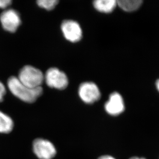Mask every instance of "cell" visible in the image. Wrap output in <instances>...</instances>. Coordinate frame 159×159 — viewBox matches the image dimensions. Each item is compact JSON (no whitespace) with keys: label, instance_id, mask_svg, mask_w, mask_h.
Listing matches in <instances>:
<instances>
[{"label":"cell","instance_id":"obj_1","mask_svg":"<svg viewBox=\"0 0 159 159\" xmlns=\"http://www.w3.org/2000/svg\"><path fill=\"white\" fill-rule=\"evenodd\" d=\"M7 85L12 94L21 101L28 103L35 102L43 93L41 87L37 88L28 87L16 77H11L8 79Z\"/></svg>","mask_w":159,"mask_h":159},{"label":"cell","instance_id":"obj_2","mask_svg":"<svg viewBox=\"0 0 159 159\" xmlns=\"http://www.w3.org/2000/svg\"><path fill=\"white\" fill-rule=\"evenodd\" d=\"M18 78L28 87L37 88L41 87L44 76L40 70L31 66H26L20 71Z\"/></svg>","mask_w":159,"mask_h":159},{"label":"cell","instance_id":"obj_3","mask_svg":"<svg viewBox=\"0 0 159 159\" xmlns=\"http://www.w3.org/2000/svg\"><path fill=\"white\" fill-rule=\"evenodd\" d=\"M44 79L48 87L59 90L66 88L69 84L66 74L57 68H52L48 69L45 74Z\"/></svg>","mask_w":159,"mask_h":159},{"label":"cell","instance_id":"obj_4","mask_svg":"<svg viewBox=\"0 0 159 159\" xmlns=\"http://www.w3.org/2000/svg\"><path fill=\"white\" fill-rule=\"evenodd\" d=\"M34 152L39 159H52L56 149L52 143L44 139H37L33 144Z\"/></svg>","mask_w":159,"mask_h":159},{"label":"cell","instance_id":"obj_5","mask_svg":"<svg viewBox=\"0 0 159 159\" xmlns=\"http://www.w3.org/2000/svg\"><path fill=\"white\" fill-rule=\"evenodd\" d=\"M79 96L86 104H92L101 98V92L94 83L86 82L80 86L78 90Z\"/></svg>","mask_w":159,"mask_h":159},{"label":"cell","instance_id":"obj_6","mask_svg":"<svg viewBox=\"0 0 159 159\" xmlns=\"http://www.w3.org/2000/svg\"><path fill=\"white\" fill-rule=\"evenodd\" d=\"M0 21L5 30L15 33L21 24L19 14L14 9H7L0 15Z\"/></svg>","mask_w":159,"mask_h":159},{"label":"cell","instance_id":"obj_7","mask_svg":"<svg viewBox=\"0 0 159 159\" xmlns=\"http://www.w3.org/2000/svg\"><path fill=\"white\" fill-rule=\"evenodd\" d=\"M61 30L66 40L78 42L82 38V30L80 24L73 20H65L61 24Z\"/></svg>","mask_w":159,"mask_h":159},{"label":"cell","instance_id":"obj_8","mask_svg":"<svg viewBox=\"0 0 159 159\" xmlns=\"http://www.w3.org/2000/svg\"><path fill=\"white\" fill-rule=\"evenodd\" d=\"M106 111L109 115L119 116L125 110L124 102L122 96L119 93L114 92L109 96V98L105 105Z\"/></svg>","mask_w":159,"mask_h":159},{"label":"cell","instance_id":"obj_9","mask_svg":"<svg viewBox=\"0 0 159 159\" xmlns=\"http://www.w3.org/2000/svg\"><path fill=\"white\" fill-rule=\"evenodd\" d=\"M93 5L101 12H112L117 5V1L115 0H96L93 2Z\"/></svg>","mask_w":159,"mask_h":159},{"label":"cell","instance_id":"obj_10","mask_svg":"<svg viewBox=\"0 0 159 159\" xmlns=\"http://www.w3.org/2000/svg\"><path fill=\"white\" fill-rule=\"evenodd\" d=\"M14 125L12 119L0 111V133L8 134L12 130Z\"/></svg>","mask_w":159,"mask_h":159},{"label":"cell","instance_id":"obj_11","mask_svg":"<svg viewBox=\"0 0 159 159\" xmlns=\"http://www.w3.org/2000/svg\"><path fill=\"white\" fill-rule=\"evenodd\" d=\"M143 1L142 0H120L117 1V5L123 10L128 12L136 11L140 7Z\"/></svg>","mask_w":159,"mask_h":159},{"label":"cell","instance_id":"obj_12","mask_svg":"<svg viewBox=\"0 0 159 159\" xmlns=\"http://www.w3.org/2000/svg\"><path fill=\"white\" fill-rule=\"evenodd\" d=\"M58 3V1L57 0H39L37 1L38 5L39 7L47 9L48 11H51L54 9Z\"/></svg>","mask_w":159,"mask_h":159},{"label":"cell","instance_id":"obj_13","mask_svg":"<svg viewBox=\"0 0 159 159\" xmlns=\"http://www.w3.org/2000/svg\"><path fill=\"white\" fill-rule=\"evenodd\" d=\"M6 94V88L4 85L0 82V102H2L4 99V96Z\"/></svg>","mask_w":159,"mask_h":159},{"label":"cell","instance_id":"obj_14","mask_svg":"<svg viewBox=\"0 0 159 159\" xmlns=\"http://www.w3.org/2000/svg\"><path fill=\"white\" fill-rule=\"evenodd\" d=\"M11 3L10 0H0V8L5 9L9 6Z\"/></svg>","mask_w":159,"mask_h":159},{"label":"cell","instance_id":"obj_15","mask_svg":"<svg viewBox=\"0 0 159 159\" xmlns=\"http://www.w3.org/2000/svg\"><path fill=\"white\" fill-rule=\"evenodd\" d=\"M98 159H116L113 157L110 156V155H104L101 156Z\"/></svg>","mask_w":159,"mask_h":159},{"label":"cell","instance_id":"obj_16","mask_svg":"<svg viewBox=\"0 0 159 159\" xmlns=\"http://www.w3.org/2000/svg\"><path fill=\"white\" fill-rule=\"evenodd\" d=\"M129 159H146L145 158H139V157H131V158H130Z\"/></svg>","mask_w":159,"mask_h":159},{"label":"cell","instance_id":"obj_17","mask_svg":"<svg viewBox=\"0 0 159 159\" xmlns=\"http://www.w3.org/2000/svg\"><path fill=\"white\" fill-rule=\"evenodd\" d=\"M156 87L158 91L159 92V79L156 82Z\"/></svg>","mask_w":159,"mask_h":159}]
</instances>
